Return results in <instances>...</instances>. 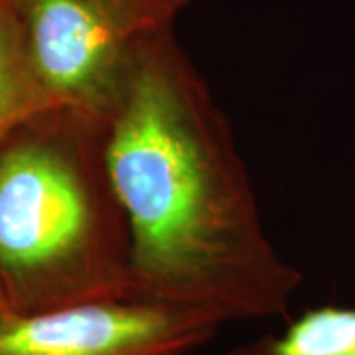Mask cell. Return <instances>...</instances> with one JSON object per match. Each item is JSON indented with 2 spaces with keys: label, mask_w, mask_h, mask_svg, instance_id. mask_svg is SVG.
Wrapping results in <instances>:
<instances>
[{
  "label": "cell",
  "mask_w": 355,
  "mask_h": 355,
  "mask_svg": "<svg viewBox=\"0 0 355 355\" xmlns=\"http://www.w3.org/2000/svg\"><path fill=\"white\" fill-rule=\"evenodd\" d=\"M105 119L132 300L217 328L288 318L302 275L268 239L231 123L172 30L137 50Z\"/></svg>",
  "instance_id": "1"
},
{
  "label": "cell",
  "mask_w": 355,
  "mask_h": 355,
  "mask_svg": "<svg viewBox=\"0 0 355 355\" xmlns=\"http://www.w3.org/2000/svg\"><path fill=\"white\" fill-rule=\"evenodd\" d=\"M130 265L107 119L60 105L16 125L0 140V284L10 308L132 300Z\"/></svg>",
  "instance_id": "2"
},
{
  "label": "cell",
  "mask_w": 355,
  "mask_h": 355,
  "mask_svg": "<svg viewBox=\"0 0 355 355\" xmlns=\"http://www.w3.org/2000/svg\"><path fill=\"white\" fill-rule=\"evenodd\" d=\"M191 0H14L36 77L55 105L107 113L144 42Z\"/></svg>",
  "instance_id": "3"
},
{
  "label": "cell",
  "mask_w": 355,
  "mask_h": 355,
  "mask_svg": "<svg viewBox=\"0 0 355 355\" xmlns=\"http://www.w3.org/2000/svg\"><path fill=\"white\" fill-rule=\"evenodd\" d=\"M216 324L162 306L125 300L0 318V355H190Z\"/></svg>",
  "instance_id": "4"
},
{
  "label": "cell",
  "mask_w": 355,
  "mask_h": 355,
  "mask_svg": "<svg viewBox=\"0 0 355 355\" xmlns=\"http://www.w3.org/2000/svg\"><path fill=\"white\" fill-rule=\"evenodd\" d=\"M227 355H355V308H308L284 330L239 343Z\"/></svg>",
  "instance_id": "5"
},
{
  "label": "cell",
  "mask_w": 355,
  "mask_h": 355,
  "mask_svg": "<svg viewBox=\"0 0 355 355\" xmlns=\"http://www.w3.org/2000/svg\"><path fill=\"white\" fill-rule=\"evenodd\" d=\"M51 107L60 105L36 77L14 0H0V140L28 116Z\"/></svg>",
  "instance_id": "6"
},
{
  "label": "cell",
  "mask_w": 355,
  "mask_h": 355,
  "mask_svg": "<svg viewBox=\"0 0 355 355\" xmlns=\"http://www.w3.org/2000/svg\"><path fill=\"white\" fill-rule=\"evenodd\" d=\"M10 312H14V310L8 304V298H6V294L2 291V284H0V318L8 316Z\"/></svg>",
  "instance_id": "7"
}]
</instances>
